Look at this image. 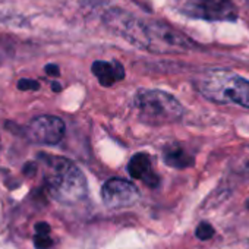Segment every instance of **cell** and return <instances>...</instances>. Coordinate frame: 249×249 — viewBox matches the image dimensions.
Returning a JSON list of instances; mask_svg holds the SVG:
<instances>
[{
	"label": "cell",
	"instance_id": "6da1fadb",
	"mask_svg": "<svg viewBox=\"0 0 249 249\" xmlns=\"http://www.w3.org/2000/svg\"><path fill=\"white\" fill-rule=\"evenodd\" d=\"M104 21L116 34L148 52L179 53L195 47V43L191 38L161 21L145 22L120 9L107 12Z\"/></svg>",
	"mask_w": 249,
	"mask_h": 249
},
{
	"label": "cell",
	"instance_id": "7a4b0ae2",
	"mask_svg": "<svg viewBox=\"0 0 249 249\" xmlns=\"http://www.w3.org/2000/svg\"><path fill=\"white\" fill-rule=\"evenodd\" d=\"M49 194L60 204L73 205L87 196V179L71 160L59 156H40Z\"/></svg>",
	"mask_w": 249,
	"mask_h": 249
},
{
	"label": "cell",
	"instance_id": "3957f363",
	"mask_svg": "<svg viewBox=\"0 0 249 249\" xmlns=\"http://www.w3.org/2000/svg\"><path fill=\"white\" fill-rule=\"evenodd\" d=\"M196 89L215 103H233L249 108V81L223 69H213L195 81Z\"/></svg>",
	"mask_w": 249,
	"mask_h": 249
},
{
	"label": "cell",
	"instance_id": "277c9868",
	"mask_svg": "<svg viewBox=\"0 0 249 249\" xmlns=\"http://www.w3.org/2000/svg\"><path fill=\"white\" fill-rule=\"evenodd\" d=\"M134 106L141 120L148 124L173 123L185 113L183 106L172 94L161 89H140L135 94Z\"/></svg>",
	"mask_w": 249,
	"mask_h": 249
},
{
	"label": "cell",
	"instance_id": "5b68a950",
	"mask_svg": "<svg viewBox=\"0 0 249 249\" xmlns=\"http://www.w3.org/2000/svg\"><path fill=\"white\" fill-rule=\"evenodd\" d=\"M65 123L57 116H38L27 126V137L30 141L41 145H56L65 137Z\"/></svg>",
	"mask_w": 249,
	"mask_h": 249
},
{
	"label": "cell",
	"instance_id": "8992f818",
	"mask_svg": "<svg viewBox=\"0 0 249 249\" xmlns=\"http://www.w3.org/2000/svg\"><path fill=\"white\" fill-rule=\"evenodd\" d=\"M101 199L106 207L119 210L128 208L140 199L138 188L129 180L111 178L101 188Z\"/></svg>",
	"mask_w": 249,
	"mask_h": 249
},
{
	"label": "cell",
	"instance_id": "52a82bcc",
	"mask_svg": "<svg viewBox=\"0 0 249 249\" xmlns=\"http://www.w3.org/2000/svg\"><path fill=\"white\" fill-rule=\"evenodd\" d=\"M128 173L135 179H141L145 185L151 188H156L159 185V176L151 170V160L144 153H138L129 160Z\"/></svg>",
	"mask_w": 249,
	"mask_h": 249
},
{
	"label": "cell",
	"instance_id": "ba28073f",
	"mask_svg": "<svg viewBox=\"0 0 249 249\" xmlns=\"http://www.w3.org/2000/svg\"><path fill=\"white\" fill-rule=\"evenodd\" d=\"M92 73L97 76L98 82L103 87H111L114 82L122 81L124 78V69L119 62H103L97 60L91 68Z\"/></svg>",
	"mask_w": 249,
	"mask_h": 249
},
{
	"label": "cell",
	"instance_id": "9c48e42d",
	"mask_svg": "<svg viewBox=\"0 0 249 249\" xmlns=\"http://www.w3.org/2000/svg\"><path fill=\"white\" fill-rule=\"evenodd\" d=\"M163 160L170 167H175V169H185V167H191L194 164V159L180 147H170V148L164 150Z\"/></svg>",
	"mask_w": 249,
	"mask_h": 249
},
{
	"label": "cell",
	"instance_id": "30bf717a",
	"mask_svg": "<svg viewBox=\"0 0 249 249\" xmlns=\"http://www.w3.org/2000/svg\"><path fill=\"white\" fill-rule=\"evenodd\" d=\"M195 234H196V237L201 239V240H208V239L213 237L214 229H213V226H210L208 223H201V224L196 227Z\"/></svg>",
	"mask_w": 249,
	"mask_h": 249
},
{
	"label": "cell",
	"instance_id": "8fae6325",
	"mask_svg": "<svg viewBox=\"0 0 249 249\" xmlns=\"http://www.w3.org/2000/svg\"><path fill=\"white\" fill-rule=\"evenodd\" d=\"M52 245H53V240L50 239L49 234H37L34 237V246L37 249H49L52 248Z\"/></svg>",
	"mask_w": 249,
	"mask_h": 249
},
{
	"label": "cell",
	"instance_id": "7c38bea8",
	"mask_svg": "<svg viewBox=\"0 0 249 249\" xmlns=\"http://www.w3.org/2000/svg\"><path fill=\"white\" fill-rule=\"evenodd\" d=\"M18 88L22 89V91H37L40 88V84L37 81H34V79L24 78V79H19Z\"/></svg>",
	"mask_w": 249,
	"mask_h": 249
},
{
	"label": "cell",
	"instance_id": "4fadbf2b",
	"mask_svg": "<svg viewBox=\"0 0 249 249\" xmlns=\"http://www.w3.org/2000/svg\"><path fill=\"white\" fill-rule=\"evenodd\" d=\"M36 231L37 234H49L50 233V226L47 223H37L36 224Z\"/></svg>",
	"mask_w": 249,
	"mask_h": 249
},
{
	"label": "cell",
	"instance_id": "5bb4252c",
	"mask_svg": "<svg viewBox=\"0 0 249 249\" xmlns=\"http://www.w3.org/2000/svg\"><path fill=\"white\" fill-rule=\"evenodd\" d=\"M46 73L52 75V76H59V73H60L59 66L57 65H47L46 66Z\"/></svg>",
	"mask_w": 249,
	"mask_h": 249
},
{
	"label": "cell",
	"instance_id": "9a60e30c",
	"mask_svg": "<svg viewBox=\"0 0 249 249\" xmlns=\"http://www.w3.org/2000/svg\"><path fill=\"white\" fill-rule=\"evenodd\" d=\"M185 2H196V3H220L226 0H185Z\"/></svg>",
	"mask_w": 249,
	"mask_h": 249
},
{
	"label": "cell",
	"instance_id": "2e32d148",
	"mask_svg": "<svg viewBox=\"0 0 249 249\" xmlns=\"http://www.w3.org/2000/svg\"><path fill=\"white\" fill-rule=\"evenodd\" d=\"M52 89L53 91H60L62 89V85H59V82H53L52 84Z\"/></svg>",
	"mask_w": 249,
	"mask_h": 249
},
{
	"label": "cell",
	"instance_id": "e0dca14e",
	"mask_svg": "<svg viewBox=\"0 0 249 249\" xmlns=\"http://www.w3.org/2000/svg\"><path fill=\"white\" fill-rule=\"evenodd\" d=\"M246 207L249 208V199H248V202H246Z\"/></svg>",
	"mask_w": 249,
	"mask_h": 249
}]
</instances>
